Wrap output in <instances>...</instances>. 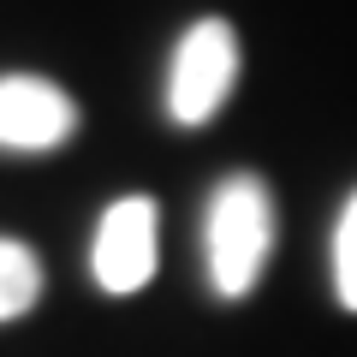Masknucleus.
Returning a JSON list of instances; mask_svg holds the SVG:
<instances>
[{"label":"nucleus","instance_id":"nucleus-1","mask_svg":"<svg viewBox=\"0 0 357 357\" xmlns=\"http://www.w3.org/2000/svg\"><path fill=\"white\" fill-rule=\"evenodd\" d=\"M274 250V197L256 173H227L208 191L203 215V256H208V286L220 298H244L262 280V262Z\"/></svg>","mask_w":357,"mask_h":357},{"label":"nucleus","instance_id":"nucleus-2","mask_svg":"<svg viewBox=\"0 0 357 357\" xmlns=\"http://www.w3.org/2000/svg\"><path fill=\"white\" fill-rule=\"evenodd\" d=\"M238 84V36L227 18H203L178 36L167 60V119L173 126H208Z\"/></svg>","mask_w":357,"mask_h":357},{"label":"nucleus","instance_id":"nucleus-3","mask_svg":"<svg viewBox=\"0 0 357 357\" xmlns=\"http://www.w3.org/2000/svg\"><path fill=\"white\" fill-rule=\"evenodd\" d=\"M89 274L114 298L143 292L155 280V203L149 197H119L102 215L96 244H89Z\"/></svg>","mask_w":357,"mask_h":357},{"label":"nucleus","instance_id":"nucleus-4","mask_svg":"<svg viewBox=\"0 0 357 357\" xmlns=\"http://www.w3.org/2000/svg\"><path fill=\"white\" fill-rule=\"evenodd\" d=\"M72 131H77V102L60 84H48L36 72L0 77V149H13V155L60 149Z\"/></svg>","mask_w":357,"mask_h":357},{"label":"nucleus","instance_id":"nucleus-5","mask_svg":"<svg viewBox=\"0 0 357 357\" xmlns=\"http://www.w3.org/2000/svg\"><path fill=\"white\" fill-rule=\"evenodd\" d=\"M42 298V262L30 244L0 238V321H18Z\"/></svg>","mask_w":357,"mask_h":357},{"label":"nucleus","instance_id":"nucleus-6","mask_svg":"<svg viewBox=\"0 0 357 357\" xmlns=\"http://www.w3.org/2000/svg\"><path fill=\"white\" fill-rule=\"evenodd\" d=\"M333 292H340V304L357 316V191L345 197L340 227H333Z\"/></svg>","mask_w":357,"mask_h":357}]
</instances>
